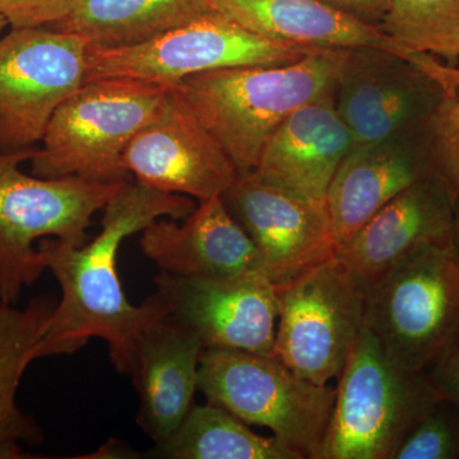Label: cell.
I'll return each instance as SVG.
<instances>
[{"instance_id": "6da1fadb", "label": "cell", "mask_w": 459, "mask_h": 459, "mask_svg": "<svg viewBox=\"0 0 459 459\" xmlns=\"http://www.w3.org/2000/svg\"><path fill=\"white\" fill-rule=\"evenodd\" d=\"M195 205V199L132 179L105 205L101 231L91 243L72 247L53 238L39 241L42 263L59 283L62 298L45 328L38 359L69 355L90 338H101L115 369L131 376L138 337L168 310L156 292L138 307L129 303L117 274L119 247L157 220L186 219Z\"/></svg>"}, {"instance_id": "44dd1931", "label": "cell", "mask_w": 459, "mask_h": 459, "mask_svg": "<svg viewBox=\"0 0 459 459\" xmlns=\"http://www.w3.org/2000/svg\"><path fill=\"white\" fill-rule=\"evenodd\" d=\"M51 296L33 298L25 307L0 300V459L30 458L25 446H40L44 431L17 403L27 368L38 360L39 344L54 307Z\"/></svg>"}, {"instance_id": "7402d4cb", "label": "cell", "mask_w": 459, "mask_h": 459, "mask_svg": "<svg viewBox=\"0 0 459 459\" xmlns=\"http://www.w3.org/2000/svg\"><path fill=\"white\" fill-rule=\"evenodd\" d=\"M211 11L207 0H69L65 16L49 29L80 36L90 49H117Z\"/></svg>"}, {"instance_id": "5b68a950", "label": "cell", "mask_w": 459, "mask_h": 459, "mask_svg": "<svg viewBox=\"0 0 459 459\" xmlns=\"http://www.w3.org/2000/svg\"><path fill=\"white\" fill-rule=\"evenodd\" d=\"M337 380L319 459H394L437 400L428 374L394 360L367 325Z\"/></svg>"}, {"instance_id": "9a60e30c", "label": "cell", "mask_w": 459, "mask_h": 459, "mask_svg": "<svg viewBox=\"0 0 459 459\" xmlns=\"http://www.w3.org/2000/svg\"><path fill=\"white\" fill-rule=\"evenodd\" d=\"M455 198L435 172L402 192L340 244L337 258L368 292L411 256L455 241Z\"/></svg>"}, {"instance_id": "7a4b0ae2", "label": "cell", "mask_w": 459, "mask_h": 459, "mask_svg": "<svg viewBox=\"0 0 459 459\" xmlns=\"http://www.w3.org/2000/svg\"><path fill=\"white\" fill-rule=\"evenodd\" d=\"M346 51L322 50L291 65L204 72L174 89L243 177L255 171L265 143L290 114L336 93Z\"/></svg>"}, {"instance_id": "ba28073f", "label": "cell", "mask_w": 459, "mask_h": 459, "mask_svg": "<svg viewBox=\"0 0 459 459\" xmlns=\"http://www.w3.org/2000/svg\"><path fill=\"white\" fill-rule=\"evenodd\" d=\"M322 50L272 40L211 11L134 47L90 49L84 82L126 77L174 87L204 72L291 65Z\"/></svg>"}, {"instance_id": "d6986e66", "label": "cell", "mask_w": 459, "mask_h": 459, "mask_svg": "<svg viewBox=\"0 0 459 459\" xmlns=\"http://www.w3.org/2000/svg\"><path fill=\"white\" fill-rule=\"evenodd\" d=\"M334 95L314 100L290 114L265 143L253 174L277 188L325 204L338 166L353 146Z\"/></svg>"}, {"instance_id": "f1b7e54d", "label": "cell", "mask_w": 459, "mask_h": 459, "mask_svg": "<svg viewBox=\"0 0 459 459\" xmlns=\"http://www.w3.org/2000/svg\"><path fill=\"white\" fill-rule=\"evenodd\" d=\"M331 7L358 18L362 22L380 26L394 0H320Z\"/></svg>"}, {"instance_id": "8fae6325", "label": "cell", "mask_w": 459, "mask_h": 459, "mask_svg": "<svg viewBox=\"0 0 459 459\" xmlns=\"http://www.w3.org/2000/svg\"><path fill=\"white\" fill-rule=\"evenodd\" d=\"M449 93L458 92L404 57L382 50H350L334 99L356 147L425 131Z\"/></svg>"}, {"instance_id": "9c48e42d", "label": "cell", "mask_w": 459, "mask_h": 459, "mask_svg": "<svg viewBox=\"0 0 459 459\" xmlns=\"http://www.w3.org/2000/svg\"><path fill=\"white\" fill-rule=\"evenodd\" d=\"M276 291L273 355L316 385L338 379L365 325L367 291L336 255Z\"/></svg>"}, {"instance_id": "ac0fdd59", "label": "cell", "mask_w": 459, "mask_h": 459, "mask_svg": "<svg viewBox=\"0 0 459 459\" xmlns=\"http://www.w3.org/2000/svg\"><path fill=\"white\" fill-rule=\"evenodd\" d=\"M142 232V252L166 273L212 279L265 274L258 249L221 197L197 202L183 223L160 219Z\"/></svg>"}, {"instance_id": "83f0119b", "label": "cell", "mask_w": 459, "mask_h": 459, "mask_svg": "<svg viewBox=\"0 0 459 459\" xmlns=\"http://www.w3.org/2000/svg\"><path fill=\"white\" fill-rule=\"evenodd\" d=\"M439 400L459 407V340L427 371Z\"/></svg>"}, {"instance_id": "d4e9b609", "label": "cell", "mask_w": 459, "mask_h": 459, "mask_svg": "<svg viewBox=\"0 0 459 459\" xmlns=\"http://www.w3.org/2000/svg\"><path fill=\"white\" fill-rule=\"evenodd\" d=\"M457 458L459 407L439 398L404 435L394 455V459Z\"/></svg>"}, {"instance_id": "e0dca14e", "label": "cell", "mask_w": 459, "mask_h": 459, "mask_svg": "<svg viewBox=\"0 0 459 459\" xmlns=\"http://www.w3.org/2000/svg\"><path fill=\"white\" fill-rule=\"evenodd\" d=\"M433 174L429 128L352 147L325 197L337 247L402 192Z\"/></svg>"}, {"instance_id": "3957f363", "label": "cell", "mask_w": 459, "mask_h": 459, "mask_svg": "<svg viewBox=\"0 0 459 459\" xmlns=\"http://www.w3.org/2000/svg\"><path fill=\"white\" fill-rule=\"evenodd\" d=\"M170 89L126 77L87 81L51 117L30 160L31 174L104 184L132 180L124 152L155 119Z\"/></svg>"}, {"instance_id": "8992f818", "label": "cell", "mask_w": 459, "mask_h": 459, "mask_svg": "<svg viewBox=\"0 0 459 459\" xmlns=\"http://www.w3.org/2000/svg\"><path fill=\"white\" fill-rule=\"evenodd\" d=\"M198 389L247 425L268 428L301 457L319 459L336 389L296 376L274 355L204 349Z\"/></svg>"}, {"instance_id": "603a6c76", "label": "cell", "mask_w": 459, "mask_h": 459, "mask_svg": "<svg viewBox=\"0 0 459 459\" xmlns=\"http://www.w3.org/2000/svg\"><path fill=\"white\" fill-rule=\"evenodd\" d=\"M169 459H304L279 437H261L221 406H195L174 434L151 452Z\"/></svg>"}, {"instance_id": "4dcf8cb0", "label": "cell", "mask_w": 459, "mask_h": 459, "mask_svg": "<svg viewBox=\"0 0 459 459\" xmlns=\"http://www.w3.org/2000/svg\"><path fill=\"white\" fill-rule=\"evenodd\" d=\"M9 27L8 21L5 20L4 17L0 14V36H2V33L5 31Z\"/></svg>"}, {"instance_id": "f546056e", "label": "cell", "mask_w": 459, "mask_h": 459, "mask_svg": "<svg viewBox=\"0 0 459 459\" xmlns=\"http://www.w3.org/2000/svg\"><path fill=\"white\" fill-rule=\"evenodd\" d=\"M455 241L459 250V193L455 198Z\"/></svg>"}, {"instance_id": "484cf974", "label": "cell", "mask_w": 459, "mask_h": 459, "mask_svg": "<svg viewBox=\"0 0 459 459\" xmlns=\"http://www.w3.org/2000/svg\"><path fill=\"white\" fill-rule=\"evenodd\" d=\"M435 172L459 193V92L449 93L429 126Z\"/></svg>"}, {"instance_id": "5bb4252c", "label": "cell", "mask_w": 459, "mask_h": 459, "mask_svg": "<svg viewBox=\"0 0 459 459\" xmlns=\"http://www.w3.org/2000/svg\"><path fill=\"white\" fill-rule=\"evenodd\" d=\"M123 165L138 183L197 202L222 197L238 179L234 162L174 87L126 147Z\"/></svg>"}, {"instance_id": "52a82bcc", "label": "cell", "mask_w": 459, "mask_h": 459, "mask_svg": "<svg viewBox=\"0 0 459 459\" xmlns=\"http://www.w3.org/2000/svg\"><path fill=\"white\" fill-rule=\"evenodd\" d=\"M365 325L398 364L427 373L459 340L455 241L421 250L374 283Z\"/></svg>"}, {"instance_id": "2e32d148", "label": "cell", "mask_w": 459, "mask_h": 459, "mask_svg": "<svg viewBox=\"0 0 459 459\" xmlns=\"http://www.w3.org/2000/svg\"><path fill=\"white\" fill-rule=\"evenodd\" d=\"M219 12L250 31L272 39L323 50H382L395 54L439 78L459 92V66L435 56L413 53L379 26L362 22L320 0H207Z\"/></svg>"}, {"instance_id": "277c9868", "label": "cell", "mask_w": 459, "mask_h": 459, "mask_svg": "<svg viewBox=\"0 0 459 459\" xmlns=\"http://www.w3.org/2000/svg\"><path fill=\"white\" fill-rule=\"evenodd\" d=\"M35 150L0 151V300L7 304L16 305L23 290L47 271L39 241L53 238L84 246L92 217L126 184L26 174L21 165L32 159Z\"/></svg>"}, {"instance_id": "cb8c5ba5", "label": "cell", "mask_w": 459, "mask_h": 459, "mask_svg": "<svg viewBox=\"0 0 459 459\" xmlns=\"http://www.w3.org/2000/svg\"><path fill=\"white\" fill-rule=\"evenodd\" d=\"M380 29L413 53L459 66V0H394Z\"/></svg>"}, {"instance_id": "7c38bea8", "label": "cell", "mask_w": 459, "mask_h": 459, "mask_svg": "<svg viewBox=\"0 0 459 459\" xmlns=\"http://www.w3.org/2000/svg\"><path fill=\"white\" fill-rule=\"evenodd\" d=\"M155 285L168 316L204 349L273 355L279 299L264 273L212 279L160 272Z\"/></svg>"}, {"instance_id": "4fadbf2b", "label": "cell", "mask_w": 459, "mask_h": 459, "mask_svg": "<svg viewBox=\"0 0 459 459\" xmlns=\"http://www.w3.org/2000/svg\"><path fill=\"white\" fill-rule=\"evenodd\" d=\"M221 198L252 238L274 286L286 285L336 255L325 204L271 186L253 172L238 177Z\"/></svg>"}, {"instance_id": "4316f807", "label": "cell", "mask_w": 459, "mask_h": 459, "mask_svg": "<svg viewBox=\"0 0 459 459\" xmlns=\"http://www.w3.org/2000/svg\"><path fill=\"white\" fill-rule=\"evenodd\" d=\"M69 0H0L9 27H50L65 16Z\"/></svg>"}, {"instance_id": "30bf717a", "label": "cell", "mask_w": 459, "mask_h": 459, "mask_svg": "<svg viewBox=\"0 0 459 459\" xmlns=\"http://www.w3.org/2000/svg\"><path fill=\"white\" fill-rule=\"evenodd\" d=\"M90 47L49 27L13 29L0 38V151L40 144L56 108L86 81Z\"/></svg>"}, {"instance_id": "ffe728a7", "label": "cell", "mask_w": 459, "mask_h": 459, "mask_svg": "<svg viewBox=\"0 0 459 459\" xmlns=\"http://www.w3.org/2000/svg\"><path fill=\"white\" fill-rule=\"evenodd\" d=\"M204 350L195 333L169 316L138 337L131 373L140 397L137 424L156 446L177 431L195 406Z\"/></svg>"}]
</instances>
